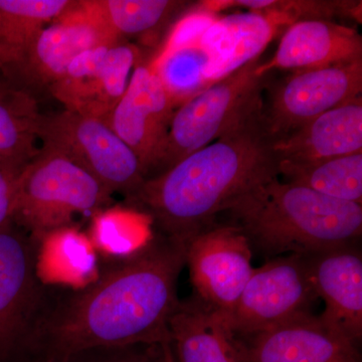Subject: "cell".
<instances>
[{
	"instance_id": "obj_1",
	"label": "cell",
	"mask_w": 362,
	"mask_h": 362,
	"mask_svg": "<svg viewBox=\"0 0 362 362\" xmlns=\"http://www.w3.org/2000/svg\"><path fill=\"white\" fill-rule=\"evenodd\" d=\"M185 244L156 233L78 290L42 286L25 342L69 358L83 350L169 341Z\"/></svg>"
},
{
	"instance_id": "obj_2",
	"label": "cell",
	"mask_w": 362,
	"mask_h": 362,
	"mask_svg": "<svg viewBox=\"0 0 362 362\" xmlns=\"http://www.w3.org/2000/svg\"><path fill=\"white\" fill-rule=\"evenodd\" d=\"M264 110L188 154L127 195L154 230L187 243L250 188L279 176Z\"/></svg>"
},
{
	"instance_id": "obj_3",
	"label": "cell",
	"mask_w": 362,
	"mask_h": 362,
	"mask_svg": "<svg viewBox=\"0 0 362 362\" xmlns=\"http://www.w3.org/2000/svg\"><path fill=\"white\" fill-rule=\"evenodd\" d=\"M267 259L310 256L356 246L362 206L338 201L304 187L269 178L250 188L223 211Z\"/></svg>"
},
{
	"instance_id": "obj_4",
	"label": "cell",
	"mask_w": 362,
	"mask_h": 362,
	"mask_svg": "<svg viewBox=\"0 0 362 362\" xmlns=\"http://www.w3.org/2000/svg\"><path fill=\"white\" fill-rule=\"evenodd\" d=\"M110 192L68 157L42 149L16 176L11 223L32 237L103 209Z\"/></svg>"
},
{
	"instance_id": "obj_5",
	"label": "cell",
	"mask_w": 362,
	"mask_h": 362,
	"mask_svg": "<svg viewBox=\"0 0 362 362\" xmlns=\"http://www.w3.org/2000/svg\"><path fill=\"white\" fill-rule=\"evenodd\" d=\"M259 63V58L252 59L176 108L169 126L163 171L264 110V77L256 73Z\"/></svg>"
},
{
	"instance_id": "obj_6",
	"label": "cell",
	"mask_w": 362,
	"mask_h": 362,
	"mask_svg": "<svg viewBox=\"0 0 362 362\" xmlns=\"http://www.w3.org/2000/svg\"><path fill=\"white\" fill-rule=\"evenodd\" d=\"M44 149L58 152L82 166L110 194L137 189L146 180L137 156L103 120L65 111L42 118Z\"/></svg>"
},
{
	"instance_id": "obj_7",
	"label": "cell",
	"mask_w": 362,
	"mask_h": 362,
	"mask_svg": "<svg viewBox=\"0 0 362 362\" xmlns=\"http://www.w3.org/2000/svg\"><path fill=\"white\" fill-rule=\"evenodd\" d=\"M306 259L286 255L255 268L230 313L223 314L239 337H250L310 312L316 301Z\"/></svg>"
},
{
	"instance_id": "obj_8",
	"label": "cell",
	"mask_w": 362,
	"mask_h": 362,
	"mask_svg": "<svg viewBox=\"0 0 362 362\" xmlns=\"http://www.w3.org/2000/svg\"><path fill=\"white\" fill-rule=\"evenodd\" d=\"M246 235L232 223L213 225L185 243V266L194 296L209 308L230 313L255 268Z\"/></svg>"
},
{
	"instance_id": "obj_9",
	"label": "cell",
	"mask_w": 362,
	"mask_h": 362,
	"mask_svg": "<svg viewBox=\"0 0 362 362\" xmlns=\"http://www.w3.org/2000/svg\"><path fill=\"white\" fill-rule=\"evenodd\" d=\"M362 59L292 73L272 96L265 124L272 140L361 96Z\"/></svg>"
},
{
	"instance_id": "obj_10",
	"label": "cell",
	"mask_w": 362,
	"mask_h": 362,
	"mask_svg": "<svg viewBox=\"0 0 362 362\" xmlns=\"http://www.w3.org/2000/svg\"><path fill=\"white\" fill-rule=\"evenodd\" d=\"M177 108L149 64L135 68L120 101L108 119L109 126L137 156L147 178L161 168L169 126Z\"/></svg>"
},
{
	"instance_id": "obj_11",
	"label": "cell",
	"mask_w": 362,
	"mask_h": 362,
	"mask_svg": "<svg viewBox=\"0 0 362 362\" xmlns=\"http://www.w3.org/2000/svg\"><path fill=\"white\" fill-rule=\"evenodd\" d=\"M42 292L35 240L11 223L0 230V362H11L23 347Z\"/></svg>"
},
{
	"instance_id": "obj_12",
	"label": "cell",
	"mask_w": 362,
	"mask_h": 362,
	"mask_svg": "<svg viewBox=\"0 0 362 362\" xmlns=\"http://www.w3.org/2000/svg\"><path fill=\"white\" fill-rule=\"evenodd\" d=\"M137 59L133 45L95 47L77 57L59 81L52 95L66 111L108 122L120 101Z\"/></svg>"
},
{
	"instance_id": "obj_13",
	"label": "cell",
	"mask_w": 362,
	"mask_h": 362,
	"mask_svg": "<svg viewBox=\"0 0 362 362\" xmlns=\"http://www.w3.org/2000/svg\"><path fill=\"white\" fill-rule=\"evenodd\" d=\"M216 16L194 7L175 23L149 63L177 107L214 84L218 64L213 35Z\"/></svg>"
},
{
	"instance_id": "obj_14",
	"label": "cell",
	"mask_w": 362,
	"mask_h": 362,
	"mask_svg": "<svg viewBox=\"0 0 362 362\" xmlns=\"http://www.w3.org/2000/svg\"><path fill=\"white\" fill-rule=\"evenodd\" d=\"M117 44L87 2L73 1L65 13L40 30L20 63L33 80L52 86L83 52Z\"/></svg>"
},
{
	"instance_id": "obj_15",
	"label": "cell",
	"mask_w": 362,
	"mask_h": 362,
	"mask_svg": "<svg viewBox=\"0 0 362 362\" xmlns=\"http://www.w3.org/2000/svg\"><path fill=\"white\" fill-rule=\"evenodd\" d=\"M245 343L247 362H342L359 358L354 344L311 312L257 333Z\"/></svg>"
},
{
	"instance_id": "obj_16",
	"label": "cell",
	"mask_w": 362,
	"mask_h": 362,
	"mask_svg": "<svg viewBox=\"0 0 362 362\" xmlns=\"http://www.w3.org/2000/svg\"><path fill=\"white\" fill-rule=\"evenodd\" d=\"M325 309L321 319L356 345L362 337V256L357 246L304 256Z\"/></svg>"
},
{
	"instance_id": "obj_17",
	"label": "cell",
	"mask_w": 362,
	"mask_h": 362,
	"mask_svg": "<svg viewBox=\"0 0 362 362\" xmlns=\"http://www.w3.org/2000/svg\"><path fill=\"white\" fill-rule=\"evenodd\" d=\"M362 59V37L354 28L331 20H305L286 28L278 49L256 73H291L327 68Z\"/></svg>"
},
{
	"instance_id": "obj_18",
	"label": "cell",
	"mask_w": 362,
	"mask_h": 362,
	"mask_svg": "<svg viewBox=\"0 0 362 362\" xmlns=\"http://www.w3.org/2000/svg\"><path fill=\"white\" fill-rule=\"evenodd\" d=\"M175 362H247L244 342L225 315L192 295L178 302L168 322Z\"/></svg>"
},
{
	"instance_id": "obj_19",
	"label": "cell",
	"mask_w": 362,
	"mask_h": 362,
	"mask_svg": "<svg viewBox=\"0 0 362 362\" xmlns=\"http://www.w3.org/2000/svg\"><path fill=\"white\" fill-rule=\"evenodd\" d=\"M276 160L314 162L362 152V98L273 140Z\"/></svg>"
},
{
	"instance_id": "obj_20",
	"label": "cell",
	"mask_w": 362,
	"mask_h": 362,
	"mask_svg": "<svg viewBox=\"0 0 362 362\" xmlns=\"http://www.w3.org/2000/svg\"><path fill=\"white\" fill-rule=\"evenodd\" d=\"M33 238L35 240V273L45 287L83 289L101 275L96 250L87 233L75 226Z\"/></svg>"
},
{
	"instance_id": "obj_21",
	"label": "cell",
	"mask_w": 362,
	"mask_h": 362,
	"mask_svg": "<svg viewBox=\"0 0 362 362\" xmlns=\"http://www.w3.org/2000/svg\"><path fill=\"white\" fill-rule=\"evenodd\" d=\"M291 21L273 11L233 13L216 16L214 30L218 52V66L214 84L252 59L259 58L264 49Z\"/></svg>"
},
{
	"instance_id": "obj_22",
	"label": "cell",
	"mask_w": 362,
	"mask_h": 362,
	"mask_svg": "<svg viewBox=\"0 0 362 362\" xmlns=\"http://www.w3.org/2000/svg\"><path fill=\"white\" fill-rule=\"evenodd\" d=\"M285 181L338 201L362 202V152L314 162L277 161Z\"/></svg>"
},
{
	"instance_id": "obj_23",
	"label": "cell",
	"mask_w": 362,
	"mask_h": 362,
	"mask_svg": "<svg viewBox=\"0 0 362 362\" xmlns=\"http://www.w3.org/2000/svg\"><path fill=\"white\" fill-rule=\"evenodd\" d=\"M42 116L25 93L0 88V166L20 173L40 151Z\"/></svg>"
},
{
	"instance_id": "obj_24",
	"label": "cell",
	"mask_w": 362,
	"mask_h": 362,
	"mask_svg": "<svg viewBox=\"0 0 362 362\" xmlns=\"http://www.w3.org/2000/svg\"><path fill=\"white\" fill-rule=\"evenodd\" d=\"M88 237L99 258L116 263L139 252L156 235L151 218L132 207H109L92 214Z\"/></svg>"
},
{
	"instance_id": "obj_25",
	"label": "cell",
	"mask_w": 362,
	"mask_h": 362,
	"mask_svg": "<svg viewBox=\"0 0 362 362\" xmlns=\"http://www.w3.org/2000/svg\"><path fill=\"white\" fill-rule=\"evenodd\" d=\"M68 0H0V61L20 63L42 28L65 13Z\"/></svg>"
},
{
	"instance_id": "obj_26",
	"label": "cell",
	"mask_w": 362,
	"mask_h": 362,
	"mask_svg": "<svg viewBox=\"0 0 362 362\" xmlns=\"http://www.w3.org/2000/svg\"><path fill=\"white\" fill-rule=\"evenodd\" d=\"M114 39L146 33L160 25L180 2L168 0H94L86 1Z\"/></svg>"
},
{
	"instance_id": "obj_27",
	"label": "cell",
	"mask_w": 362,
	"mask_h": 362,
	"mask_svg": "<svg viewBox=\"0 0 362 362\" xmlns=\"http://www.w3.org/2000/svg\"><path fill=\"white\" fill-rule=\"evenodd\" d=\"M165 343L96 347L83 350L69 358L71 362H161Z\"/></svg>"
},
{
	"instance_id": "obj_28",
	"label": "cell",
	"mask_w": 362,
	"mask_h": 362,
	"mask_svg": "<svg viewBox=\"0 0 362 362\" xmlns=\"http://www.w3.org/2000/svg\"><path fill=\"white\" fill-rule=\"evenodd\" d=\"M18 171L0 166V230L11 223V213Z\"/></svg>"
},
{
	"instance_id": "obj_29",
	"label": "cell",
	"mask_w": 362,
	"mask_h": 362,
	"mask_svg": "<svg viewBox=\"0 0 362 362\" xmlns=\"http://www.w3.org/2000/svg\"><path fill=\"white\" fill-rule=\"evenodd\" d=\"M11 362H71L33 343H26Z\"/></svg>"
},
{
	"instance_id": "obj_30",
	"label": "cell",
	"mask_w": 362,
	"mask_h": 362,
	"mask_svg": "<svg viewBox=\"0 0 362 362\" xmlns=\"http://www.w3.org/2000/svg\"><path fill=\"white\" fill-rule=\"evenodd\" d=\"M161 362H175L173 351H171L170 345H169V341L164 344L163 357H162Z\"/></svg>"
},
{
	"instance_id": "obj_31",
	"label": "cell",
	"mask_w": 362,
	"mask_h": 362,
	"mask_svg": "<svg viewBox=\"0 0 362 362\" xmlns=\"http://www.w3.org/2000/svg\"><path fill=\"white\" fill-rule=\"evenodd\" d=\"M342 362H361V358L351 359V361H342Z\"/></svg>"
},
{
	"instance_id": "obj_32",
	"label": "cell",
	"mask_w": 362,
	"mask_h": 362,
	"mask_svg": "<svg viewBox=\"0 0 362 362\" xmlns=\"http://www.w3.org/2000/svg\"><path fill=\"white\" fill-rule=\"evenodd\" d=\"M2 66H4V64H2V62L0 61V70H1Z\"/></svg>"
}]
</instances>
